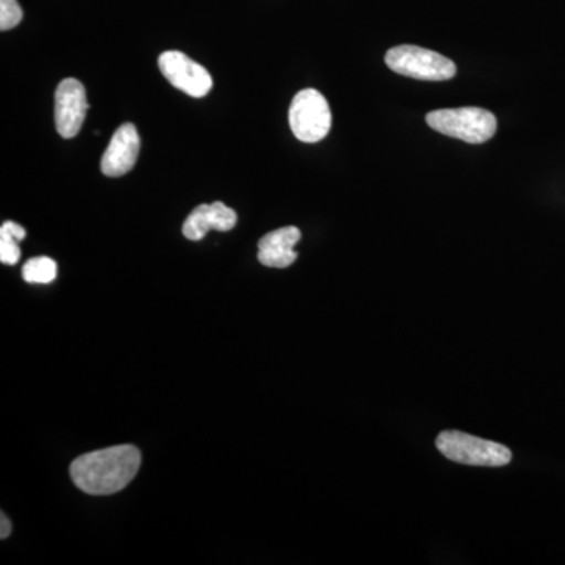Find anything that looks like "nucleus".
I'll return each mask as SVG.
<instances>
[{"label": "nucleus", "mask_w": 565, "mask_h": 565, "mask_svg": "<svg viewBox=\"0 0 565 565\" xmlns=\"http://www.w3.org/2000/svg\"><path fill=\"white\" fill-rule=\"evenodd\" d=\"M140 463L141 455L136 446H111L77 457L71 463L70 473L82 492L102 497L125 489L136 478Z\"/></svg>", "instance_id": "obj_1"}, {"label": "nucleus", "mask_w": 565, "mask_h": 565, "mask_svg": "<svg viewBox=\"0 0 565 565\" xmlns=\"http://www.w3.org/2000/svg\"><path fill=\"white\" fill-rule=\"evenodd\" d=\"M426 121L437 132L473 145L492 139L498 128L497 117L481 107L430 111Z\"/></svg>", "instance_id": "obj_2"}, {"label": "nucleus", "mask_w": 565, "mask_h": 565, "mask_svg": "<svg viewBox=\"0 0 565 565\" xmlns=\"http://www.w3.org/2000/svg\"><path fill=\"white\" fill-rule=\"evenodd\" d=\"M437 448L452 462L473 467H504L512 460L511 449L475 435L445 430L438 435Z\"/></svg>", "instance_id": "obj_3"}, {"label": "nucleus", "mask_w": 565, "mask_h": 565, "mask_svg": "<svg viewBox=\"0 0 565 565\" xmlns=\"http://www.w3.org/2000/svg\"><path fill=\"white\" fill-rule=\"evenodd\" d=\"M385 62L394 73L419 81H449L456 76L457 71L455 62L445 55L411 44L386 52Z\"/></svg>", "instance_id": "obj_4"}, {"label": "nucleus", "mask_w": 565, "mask_h": 565, "mask_svg": "<svg viewBox=\"0 0 565 565\" xmlns=\"http://www.w3.org/2000/svg\"><path fill=\"white\" fill-rule=\"evenodd\" d=\"M289 126L294 136L305 143L326 139L332 128V111L322 93L315 88L297 93L289 107Z\"/></svg>", "instance_id": "obj_5"}, {"label": "nucleus", "mask_w": 565, "mask_h": 565, "mask_svg": "<svg viewBox=\"0 0 565 565\" xmlns=\"http://www.w3.org/2000/svg\"><path fill=\"white\" fill-rule=\"evenodd\" d=\"M159 68L170 84L192 98H203L212 88L210 71L180 51H167L159 57Z\"/></svg>", "instance_id": "obj_6"}, {"label": "nucleus", "mask_w": 565, "mask_h": 565, "mask_svg": "<svg viewBox=\"0 0 565 565\" xmlns=\"http://www.w3.org/2000/svg\"><path fill=\"white\" fill-rule=\"evenodd\" d=\"M87 110L84 85L74 77L63 79L55 90V128L63 139H73L79 134Z\"/></svg>", "instance_id": "obj_7"}, {"label": "nucleus", "mask_w": 565, "mask_h": 565, "mask_svg": "<svg viewBox=\"0 0 565 565\" xmlns=\"http://www.w3.org/2000/svg\"><path fill=\"white\" fill-rule=\"evenodd\" d=\"M140 152V137L132 122H126L115 131L104 152L102 170L106 177L118 178L131 172Z\"/></svg>", "instance_id": "obj_8"}, {"label": "nucleus", "mask_w": 565, "mask_h": 565, "mask_svg": "<svg viewBox=\"0 0 565 565\" xmlns=\"http://www.w3.org/2000/svg\"><path fill=\"white\" fill-rule=\"evenodd\" d=\"M237 214L222 202L200 204L182 225V234L189 241H202L211 230L230 232L236 226Z\"/></svg>", "instance_id": "obj_9"}, {"label": "nucleus", "mask_w": 565, "mask_h": 565, "mask_svg": "<svg viewBox=\"0 0 565 565\" xmlns=\"http://www.w3.org/2000/svg\"><path fill=\"white\" fill-rule=\"evenodd\" d=\"M300 230L296 226H285V228L275 230L267 233L258 243L259 263L275 269H285L296 263L297 253L294 247L299 243Z\"/></svg>", "instance_id": "obj_10"}, {"label": "nucleus", "mask_w": 565, "mask_h": 565, "mask_svg": "<svg viewBox=\"0 0 565 565\" xmlns=\"http://www.w3.org/2000/svg\"><path fill=\"white\" fill-rule=\"evenodd\" d=\"M25 237V230L14 222H6L0 228V262L14 266L21 258V243Z\"/></svg>", "instance_id": "obj_11"}, {"label": "nucleus", "mask_w": 565, "mask_h": 565, "mask_svg": "<svg viewBox=\"0 0 565 565\" xmlns=\"http://www.w3.org/2000/svg\"><path fill=\"white\" fill-rule=\"evenodd\" d=\"M22 278L28 282L47 285L57 278V263L47 256L29 259L22 267Z\"/></svg>", "instance_id": "obj_12"}, {"label": "nucleus", "mask_w": 565, "mask_h": 565, "mask_svg": "<svg viewBox=\"0 0 565 565\" xmlns=\"http://www.w3.org/2000/svg\"><path fill=\"white\" fill-rule=\"evenodd\" d=\"M22 21V10L17 0H0V31H10Z\"/></svg>", "instance_id": "obj_13"}, {"label": "nucleus", "mask_w": 565, "mask_h": 565, "mask_svg": "<svg viewBox=\"0 0 565 565\" xmlns=\"http://www.w3.org/2000/svg\"><path fill=\"white\" fill-rule=\"evenodd\" d=\"M0 525H2V531H0V537L7 539L9 537L11 533V523L10 520L7 519L6 515L2 514V522H0Z\"/></svg>", "instance_id": "obj_14"}]
</instances>
